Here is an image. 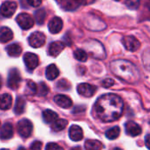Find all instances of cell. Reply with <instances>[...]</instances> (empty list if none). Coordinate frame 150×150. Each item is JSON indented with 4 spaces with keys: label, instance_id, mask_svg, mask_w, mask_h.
<instances>
[{
    "label": "cell",
    "instance_id": "6da1fadb",
    "mask_svg": "<svg viewBox=\"0 0 150 150\" xmlns=\"http://www.w3.org/2000/svg\"><path fill=\"white\" fill-rule=\"evenodd\" d=\"M95 110L100 120L105 122H111L121 117L124 110V102L116 94H104L96 100Z\"/></svg>",
    "mask_w": 150,
    "mask_h": 150
},
{
    "label": "cell",
    "instance_id": "7a4b0ae2",
    "mask_svg": "<svg viewBox=\"0 0 150 150\" xmlns=\"http://www.w3.org/2000/svg\"><path fill=\"white\" fill-rule=\"evenodd\" d=\"M113 74L126 83H134L140 78L138 69L130 62L126 60H116L111 63Z\"/></svg>",
    "mask_w": 150,
    "mask_h": 150
},
{
    "label": "cell",
    "instance_id": "3957f363",
    "mask_svg": "<svg viewBox=\"0 0 150 150\" xmlns=\"http://www.w3.org/2000/svg\"><path fill=\"white\" fill-rule=\"evenodd\" d=\"M18 132L22 138H28L33 131V124L27 119H22L18 122Z\"/></svg>",
    "mask_w": 150,
    "mask_h": 150
},
{
    "label": "cell",
    "instance_id": "277c9868",
    "mask_svg": "<svg viewBox=\"0 0 150 150\" xmlns=\"http://www.w3.org/2000/svg\"><path fill=\"white\" fill-rule=\"evenodd\" d=\"M21 82V76L19 71L17 69H12L9 71L8 78H7V84L8 87L11 90H16L19 86Z\"/></svg>",
    "mask_w": 150,
    "mask_h": 150
},
{
    "label": "cell",
    "instance_id": "5b68a950",
    "mask_svg": "<svg viewBox=\"0 0 150 150\" xmlns=\"http://www.w3.org/2000/svg\"><path fill=\"white\" fill-rule=\"evenodd\" d=\"M16 21L19 24V25L24 30H28V29L32 28L34 24L33 18L27 13L19 14L16 18Z\"/></svg>",
    "mask_w": 150,
    "mask_h": 150
},
{
    "label": "cell",
    "instance_id": "8992f818",
    "mask_svg": "<svg viewBox=\"0 0 150 150\" xmlns=\"http://www.w3.org/2000/svg\"><path fill=\"white\" fill-rule=\"evenodd\" d=\"M122 43L126 47V49L131 52H135L141 47V42L134 36L132 35L125 36L122 39Z\"/></svg>",
    "mask_w": 150,
    "mask_h": 150
},
{
    "label": "cell",
    "instance_id": "52a82bcc",
    "mask_svg": "<svg viewBox=\"0 0 150 150\" xmlns=\"http://www.w3.org/2000/svg\"><path fill=\"white\" fill-rule=\"evenodd\" d=\"M45 40H46V37L41 32H34L28 38L29 45L35 48L42 47L45 43Z\"/></svg>",
    "mask_w": 150,
    "mask_h": 150
},
{
    "label": "cell",
    "instance_id": "ba28073f",
    "mask_svg": "<svg viewBox=\"0 0 150 150\" xmlns=\"http://www.w3.org/2000/svg\"><path fill=\"white\" fill-rule=\"evenodd\" d=\"M17 3L13 1H5L0 7V13L4 18L11 17L17 10Z\"/></svg>",
    "mask_w": 150,
    "mask_h": 150
},
{
    "label": "cell",
    "instance_id": "9c48e42d",
    "mask_svg": "<svg viewBox=\"0 0 150 150\" xmlns=\"http://www.w3.org/2000/svg\"><path fill=\"white\" fill-rule=\"evenodd\" d=\"M77 91L82 97L90 98V97H93L95 95V93L96 91V87L94 85H91L89 83H82L78 85Z\"/></svg>",
    "mask_w": 150,
    "mask_h": 150
},
{
    "label": "cell",
    "instance_id": "30bf717a",
    "mask_svg": "<svg viewBox=\"0 0 150 150\" xmlns=\"http://www.w3.org/2000/svg\"><path fill=\"white\" fill-rule=\"evenodd\" d=\"M24 62L29 70L34 69L39 64L38 56L33 53H27L24 54Z\"/></svg>",
    "mask_w": 150,
    "mask_h": 150
},
{
    "label": "cell",
    "instance_id": "8fae6325",
    "mask_svg": "<svg viewBox=\"0 0 150 150\" xmlns=\"http://www.w3.org/2000/svg\"><path fill=\"white\" fill-rule=\"evenodd\" d=\"M126 133L130 136H138L141 134V127L134 121H128L125 125Z\"/></svg>",
    "mask_w": 150,
    "mask_h": 150
},
{
    "label": "cell",
    "instance_id": "7c38bea8",
    "mask_svg": "<svg viewBox=\"0 0 150 150\" xmlns=\"http://www.w3.org/2000/svg\"><path fill=\"white\" fill-rule=\"evenodd\" d=\"M54 102L60 106L61 108H70L72 105V101L71 100V98L65 95H57L54 97Z\"/></svg>",
    "mask_w": 150,
    "mask_h": 150
},
{
    "label": "cell",
    "instance_id": "4fadbf2b",
    "mask_svg": "<svg viewBox=\"0 0 150 150\" xmlns=\"http://www.w3.org/2000/svg\"><path fill=\"white\" fill-rule=\"evenodd\" d=\"M49 30L51 33H58L62 28H63V21L58 17H54L50 22H49Z\"/></svg>",
    "mask_w": 150,
    "mask_h": 150
},
{
    "label": "cell",
    "instance_id": "5bb4252c",
    "mask_svg": "<svg viewBox=\"0 0 150 150\" xmlns=\"http://www.w3.org/2000/svg\"><path fill=\"white\" fill-rule=\"evenodd\" d=\"M57 3L65 11H74L79 7L80 4H87L86 2L75 1V0H72H72H64V1H58Z\"/></svg>",
    "mask_w": 150,
    "mask_h": 150
},
{
    "label": "cell",
    "instance_id": "9a60e30c",
    "mask_svg": "<svg viewBox=\"0 0 150 150\" xmlns=\"http://www.w3.org/2000/svg\"><path fill=\"white\" fill-rule=\"evenodd\" d=\"M69 137L72 141L79 142L83 138V131L80 127L72 125L69 129Z\"/></svg>",
    "mask_w": 150,
    "mask_h": 150
},
{
    "label": "cell",
    "instance_id": "2e32d148",
    "mask_svg": "<svg viewBox=\"0 0 150 150\" xmlns=\"http://www.w3.org/2000/svg\"><path fill=\"white\" fill-rule=\"evenodd\" d=\"M13 135V127L10 122L5 123L0 129V139L1 140H9Z\"/></svg>",
    "mask_w": 150,
    "mask_h": 150
},
{
    "label": "cell",
    "instance_id": "e0dca14e",
    "mask_svg": "<svg viewBox=\"0 0 150 150\" xmlns=\"http://www.w3.org/2000/svg\"><path fill=\"white\" fill-rule=\"evenodd\" d=\"M65 48V44L61 41H54L49 47V54L52 57L57 56Z\"/></svg>",
    "mask_w": 150,
    "mask_h": 150
},
{
    "label": "cell",
    "instance_id": "ac0fdd59",
    "mask_svg": "<svg viewBox=\"0 0 150 150\" xmlns=\"http://www.w3.org/2000/svg\"><path fill=\"white\" fill-rule=\"evenodd\" d=\"M12 104L11 96L8 93L0 95V110H8L11 108Z\"/></svg>",
    "mask_w": 150,
    "mask_h": 150
},
{
    "label": "cell",
    "instance_id": "d6986e66",
    "mask_svg": "<svg viewBox=\"0 0 150 150\" xmlns=\"http://www.w3.org/2000/svg\"><path fill=\"white\" fill-rule=\"evenodd\" d=\"M12 38H13V33L10 28L6 26L0 27V42L1 43H6L11 40Z\"/></svg>",
    "mask_w": 150,
    "mask_h": 150
},
{
    "label": "cell",
    "instance_id": "ffe728a7",
    "mask_svg": "<svg viewBox=\"0 0 150 150\" xmlns=\"http://www.w3.org/2000/svg\"><path fill=\"white\" fill-rule=\"evenodd\" d=\"M45 75H46V77L48 80H54L58 76L59 70L55 64H50L47 67Z\"/></svg>",
    "mask_w": 150,
    "mask_h": 150
},
{
    "label": "cell",
    "instance_id": "44dd1931",
    "mask_svg": "<svg viewBox=\"0 0 150 150\" xmlns=\"http://www.w3.org/2000/svg\"><path fill=\"white\" fill-rule=\"evenodd\" d=\"M6 52L7 54L10 55V56H13V57H16V56H19L21 52H22V48L21 47L17 44V43H13V44H10L9 46L6 47Z\"/></svg>",
    "mask_w": 150,
    "mask_h": 150
},
{
    "label": "cell",
    "instance_id": "7402d4cb",
    "mask_svg": "<svg viewBox=\"0 0 150 150\" xmlns=\"http://www.w3.org/2000/svg\"><path fill=\"white\" fill-rule=\"evenodd\" d=\"M42 118L44 120V121L46 123H54L57 118H58V115L52 110H45L43 111L42 112Z\"/></svg>",
    "mask_w": 150,
    "mask_h": 150
},
{
    "label": "cell",
    "instance_id": "603a6c76",
    "mask_svg": "<svg viewBox=\"0 0 150 150\" xmlns=\"http://www.w3.org/2000/svg\"><path fill=\"white\" fill-rule=\"evenodd\" d=\"M103 148L102 142L97 140H88L85 142L86 150H101Z\"/></svg>",
    "mask_w": 150,
    "mask_h": 150
},
{
    "label": "cell",
    "instance_id": "cb8c5ba5",
    "mask_svg": "<svg viewBox=\"0 0 150 150\" xmlns=\"http://www.w3.org/2000/svg\"><path fill=\"white\" fill-rule=\"evenodd\" d=\"M25 106H26V100L22 98V97H18L17 100H16V104L14 106V112L17 115L22 114L24 112L25 110Z\"/></svg>",
    "mask_w": 150,
    "mask_h": 150
},
{
    "label": "cell",
    "instance_id": "d4e9b609",
    "mask_svg": "<svg viewBox=\"0 0 150 150\" xmlns=\"http://www.w3.org/2000/svg\"><path fill=\"white\" fill-rule=\"evenodd\" d=\"M68 125V121L64 119H59L57 120L53 124H52V130L55 132H59L62 131L63 129H65L66 127V126Z\"/></svg>",
    "mask_w": 150,
    "mask_h": 150
},
{
    "label": "cell",
    "instance_id": "484cf974",
    "mask_svg": "<svg viewBox=\"0 0 150 150\" xmlns=\"http://www.w3.org/2000/svg\"><path fill=\"white\" fill-rule=\"evenodd\" d=\"M120 134V128L118 127H114L108 131H106L105 135L109 140H115L117 139Z\"/></svg>",
    "mask_w": 150,
    "mask_h": 150
},
{
    "label": "cell",
    "instance_id": "4316f807",
    "mask_svg": "<svg viewBox=\"0 0 150 150\" xmlns=\"http://www.w3.org/2000/svg\"><path fill=\"white\" fill-rule=\"evenodd\" d=\"M34 18H35L36 22L39 25L43 24V22L45 20V18H46V11H45V10L44 9H39V10H37L34 12Z\"/></svg>",
    "mask_w": 150,
    "mask_h": 150
},
{
    "label": "cell",
    "instance_id": "83f0119b",
    "mask_svg": "<svg viewBox=\"0 0 150 150\" xmlns=\"http://www.w3.org/2000/svg\"><path fill=\"white\" fill-rule=\"evenodd\" d=\"M73 55L76 60L82 62H84L88 60V54L83 49H76L73 52Z\"/></svg>",
    "mask_w": 150,
    "mask_h": 150
},
{
    "label": "cell",
    "instance_id": "f1b7e54d",
    "mask_svg": "<svg viewBox=\"0 0 150 150\" xmlns=\"http://www.w3.org/2000/svg\"><path fill=\"white\" fill-rule=\"evenodd\" d=\"M142 62L144 63L145 68L150 71V48H148L144 51L142 55Z\"/></svg>",
    "mask_w": 150,
    "mask_h": 150
},
{
    "label": "cell",
    "instance_id": "f546056e",
    "mask_svg": "<svg viewBox=\"0 0 150 150\" xmlns=\"http://www.w3.org/2000/svg\"><path fill=\"white\" fill-rule=\"evenodd\" d=\"M27 91H29V94H31V95H34L38 91L37 85L35 84L34 82H33L31 80L27 81Z\"/></svg>",
    "mask_w": 150,
    "mask_h": 150
},
{
    "label": "cell",
    "instance_id": "4dcf8cb0",
    "mask_svg": "<svg viewBox=\"0 0 150 150\" xmlns=\"http://www.w3.org/2000/svg\"><path fill=\"white\" fill-rule=\"evenodd\" d=\"M57 88L61 91H68L71 89V84L66 80L62 79L57 83Z\"/></svg>",
    "mask_w": 150,
    "mask_h": 150
},
{
    "label": "cell",
    "instance_id": "1f68e13d",
    "mask_svg": "<svg viewBox=\"0 0 150 150\" xmlns=\"http://www.w3.org/2000/svg\"><path fill=\"white\" fill-rule=\"evenodd\" d=\"M49 92V88L44 83H41L39 85V90H38V94L40 96H46Z\"/></svg>",
    "mask_w": 150,
    "mask_h": 150
},
{
    "label": "cell",
    "instance_id": "d6a6232c",
    "mask_svg": "<svg viewBox=\"0 0 150 150\" xmlns=\"http://www.w3.org/2000/svg\"><path fill=\"white\" fill-rule=\"evenodd\" d=\"M126 4L127 5V7L129 9H132V10H134V9H137L139 4H140V2L139 1H132V0H129V1H126Z\"/></svg>",
    "mask_w": 150,
    "mask_h": 150
},
{
    "label": "cell",
    "instance_id": "836d02e7",
    "mask_svg": "<svg viewBox=\"0 0 150 150\" xmlns=\"http://www.w3.org/2000/svg\"><path fill=\"white\" fill-rule=\"evenodd\" d=\"M45 150H64V149L62 147H60L59 145H57V143L50 142V143L47 144Z\"/></svg>",
    "mask_w": 150,
    "mask_h": 150
},
{
    "label": "cell",
    "instance_id": "e575fe53",
    "mask_svg": "<svg viewBox=\"0 0 150 150\" xmlns=\"http://www.w3.org/2000/svg\"><path fill=\"white\" fill-rule=\"evenodd\" d=\"M42 143L39 141H35L31 144L29 150H42Z\"/></svg>",
    "mask_w": 150,
    "mask_h": 150
},
{
    "label": "cell",
    "instance_id": "d590c367",
    "mask_svg": "<svg viewBox=\"0 0 150 150\" xmlns=\"http://www.w3.org/2000/svg\"><path fill=\"white\" fill-rule=\"evenodd\" d=\"M114 83H115L114 80H112V79H111V78H107V79L103 80V83H102V84H103V86L104 88H110V87L113 86Z\"/></svg>",
    "mask_w": 150,
    "mask_h": 150
},
{
    "label": "cell",
    "instance_id": "8d00e7d4",
    "mask_svg": "<svg viewBox=\"0 0 150 150\" xmlns=\"http://www.w3.org/2000/svg\"><path fill=\"white\" fill-rule=\"evenodd\" d=\"M27 4L34 6V7H37V6L42 4V1H39V0H28Z\"/></svg>",
    "mask_w": 150,
    "mask_h": 150
},
{
    "label": "cell",
    "instance_id": "74e56055",
    "mask_svg": "<svg viewBox=\"0 0 150 150\" xmlns=\"http://www.w3.org/2000/svg\"><path fill=\"white\" fill-rule=\"evenodd\" d=\"M145 144H146V147L150 150V134L146 135V137H145Z\"/></svg>",
    "mask_w": 150,
    "mask_h": 150
},
{
    "label": "cell",
    "instance_id": "f35d334b",
    "mask_svg": "<svg viewBox=\"0 0 150 150\" xmlns=\"http://www.w3.org/2000/svg\"><path fill=\"white\" fill-rule=\"evenodd\" d=\"M70 150H82L80 149V147H73V148H72Z\"/></svg>",
    "mask_w": 150,
    "mask_h": 150
},
{
    "label": "cell",
    "instance_id": "ab89813d",
    "mask_svg": "<svg viewBox=\"0 0 150 150\" xmlns=\"http://www.w3.org/2000/svg\"><path fill=\"white\" fill-rule=\"evenodd\" d=\"M112 150H123V149H119V148H114Z\"/></svg>",
    "mask_w": 150,
    "mask_h": 150
},
{
    "label": "cell",
    "instance_id": "60d3db41",
    "mask_svg": "<svg viewBox=\"0 0 150 150\" xmlns=\"http://www.w3.org/2000/svg\"><path fill=\"white\" fill-rule=\"evenodd\" d=\"M1 86H2V78L0 76V88H1Z\"/></svg>",
    "mask_w": 150,
    "mask_h": 150
},
{
    "label": "cell",
    "instance_id": "b9f144b4",
    "mask_svg": "<svg viewBox=\"0 0 150 150\" xmlns=\"http://www.w3.org/2000/svg\"><path fill=\"white\" fill-rule=\"evenodd\" d=\"M18 150H26V149H24L23 147H20V148H19V149Z\"/></svg>",
    "mask_w": 150,
    "mask_h": 150
},
{
    "label": "cell",
    "instance_id": "7bdbcfd3",
    "mask_svg": "<svg viewBox=\"0 0 150 150\" xmlns=\"http://www.w3.org/2000/svg\"><path fill=\"white\" fill-rule=\"evenodd\" d=\"M0 150H8V149H0Z\"/></svg>",
    "mask_w": 150,
    "mask_h": 150
},
{
    "label": "cell",
    "instance_id": "ee69618b",
    "mask_svg": "<svg viewBox=\"0 0 150 150\" xmlns=\"http://www.w3.org/2000/svg\"><path fill=\"white\" fill-rule=\"evenodd\" d=\"M149 123H150V122H149Z\"/></svg>",
    "mask_w": 150,
    "mask_h": 150
}]
</instances>
